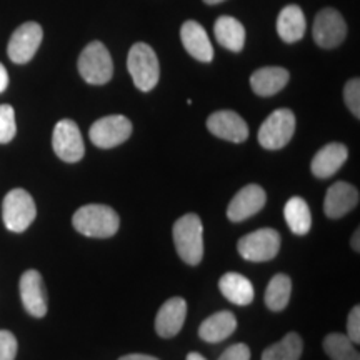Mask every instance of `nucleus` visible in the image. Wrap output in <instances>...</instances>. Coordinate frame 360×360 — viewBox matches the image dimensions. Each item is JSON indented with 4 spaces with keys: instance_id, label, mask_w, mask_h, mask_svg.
<instances>
[{
    "instance_id": "obj_1",
    "label": "nucleus",
    "mask_w": 360,
    "mask_h": 360,
    "mask_svg": "<svg viewBox=\"0 0 360 360\" xmlns=\"http://www.w3.org/2000/svg\"><path fill=\"white\" fill-rule=\"evenodd\" d=\"M74 229L85 237L107 238L119 231L120 219L112 207L90 204L80 207L72 217Z\"/></svg>"
},
{
    "instance_id": "obj_2",
    "label": "nucleus",
    "mask_w": 360,
    "mask_h": 360,
    "mask_svg": "<svg viewBox=\"0 0 360 360\" xmlns=\"http://www.w3.org/2000/svg\"><path fill=\"white\" fill-rule=\"evenodd\" d=\"M174 244L184 262L188 265L200 264L204 257V225L199 215L187 214L175 222Z\"/></svg>"
},
{
    "instance_id": "obj_3",
    "label": "nucleus",
    "mask_w": 360,
    "mask_h": 360,
    "mask_svg": "<svg viewBox=\"0 0 360 360\" xmlns=\"http://www.w3.org/2000/svg\"><path fill=\"white\" fill-rule=\"evenodd\" d=\"M127 69L135 87L141 90V92H150L159 84V58H157V53L148 44L137 42L130 47Z\"/></svg>"
},
{
    "instance_id": "obj_4",
    "label": "nucleus",
    "mask_w": 360,
    "mask_h": 360,
    "mask_svg": "<svg viewBox=\"0 0 360 360\" xmlns=\"http://www.w3.org/2000/svg\"><path fill=\"white\" fill-rule=\"evenodd\" d=\"M77 67L80 77L90 85L107 84L114 75L110 52L98 40H94L84 49L79 57Z\"/></svg>"
},
{
    "instance_id": "obj_5",
    "label": "nucleus",
    "mask_w": 360,
    "mask_h": 360,
    "mask_svg": "<svg viewBox=\"0 0 360 360\" xmlns=\"http://www.w3.org/2000/svg\"><path fill=\"white\" fill-rule=\"evenodd\" d=\"M37 215L34 197L24 188H12L2 204V219L7 231L24 232L32 225Z\"/></svg>"
},
{
    "instance_id": "obj_6",
    "label": "nucleus",
    "mask_w": 360,
    "mask_h": 360,
    "mask_svg": "<svg viewBox=\"0 0 360 360\" xmlns=\"http://www.w3.org/2000/svg\"><path fill=\"white\" fill-rule=\"evenodd\" d=\"M295 115L290 109H277L270 114L259 129V143L267 150L285 147L294 137Z\"/></svg>"
},
{
    "instance_id": "obj_7",
    "label": "nucleus",
    "mask_w": 360,
    "mask_h": 360,
    "mask_svg": "<svg viewBox=\"0 0 360 360\" xmlns=\"http://www.w3.org/2000/svg\"><path fill=\"white\" fill-rule=\"evenodd\" d=\"M281 236L274 229H259L247 233L238 240L237 250L245 260L250 262H267L278 254Z\"/></svg>"
},
{
    "instance_id": "obj_8",
    "label": "nucleus",
    "mask_w": 360,
    "mask_h": 360,
    "mask_svg": "<svg viewBox=\"0 0 360 360\" xmlns=\"http://www.w3.org/2000/svg\"><path fill=\"white\" fill-rule=\"evenodd\" d=\"M52 147L56 155L67 164H75L85 154V146L79 125L70 119L58 120L53 127Z\"/></svg>"
},
{
    "instance_id": "obj_9",
    "label": "nucleus",
    "mask_w": 360,
    "mask_h": 360,
    "mask_svg": "<svg viewBox=\"0 0 360 360\" xmlns=\"http://www.w3.org/2000/svg\"><path fill=\"white\" fill-rule=\"evenodd\" d=\"M44 39V30L37 22H25L17 27L7 45L8 58L13 64H27L37 53Z\"/></svg>"
},
{
    "instance_id": "obj_10",
    "label": "nucleus",
    "mask_w": 360,
    "mask_h": 360,
    "mask_svg": "<svg viewBox=\"0 0 360 360\" xmlns=\"http://www.w3.org/2000/svg\"><path fill=\"white\" fill-rule=\"evenodd\" d=\"M132 134V124L124 115H107L96 120L89 137L96 147L112 148L124 143Z\"/></svg>"
},
{
    "instance_id": "obj_11",
    "label": "nucleus",
    "mask_w": 360,
    "mask_h": 360,
    "mask_svg": "<svg viewBox=\"0 0 360 360\" xmlns=\"http://www.w3.org/2000/svg\"><path fill=\"white\" fill-rule=\"evenodd\" d=\"M312 35L315 44L322 49H335L347 35V24L335 8H322L314 20Z\"/></svg>"
},
{
    "instance_id": "obj_12",
    "label": "nucleus",
    "mask_w": 360,
    "mask_h": 360,
    "mask_svg": "<svg viewBox=\"0 0 360 360\" xmlns=\"http://www.w3.org/2000/svg\"><path fill=\"white\" fill-rule=\"evenodd\" d=\"M20 299L24 309L32 317H44L47 314V290H45L44 278L37 270H25L19 283Z\"/></svg>"
},
{
    "instance_id": "obj_13",
    "label": "nucleus",
    "mask_w": 360,
    "mask_h": 360,
    "mask_svg": "<svg viewBox=\"0 0 360 360\" xmlns=\"http://www.w3.org/2000/svg\"><path fill=\"white\" fill-rule=\"evenodd\" d=\"M207 129L212 132L215 137L224 139V141L240 143L249 137V127L237 112L233 110H219L214 112L207 119Z\"/></svg>"
},
{
    "instance_id": "obj_14",
    "label": "nucleus",
    "mask_w": 360,
    "mask_h": 360,
    "mask_svg": "<svg viewBox=\"0 0 360 360\" xmlns=\"http://www.w3.org/2000/svg\"><path fill=\"white\" fill-rule=\"evenodd\" d=\"M265 200H267V195H265L264 188L250 184L233 195L231 204H229L227 217L232 222H242V220L259 214L264 209Z\"/></svg>"
},
{
    "instance_id": "obj_15",
    "label": "nucleus",
    "mask_w": 360,
    "mask_h": 360,
    "mask_svg": "<svg viewBox=\"0 0 360 360\" xmlns=\"http://www.w3.org/2000/svg\"><path fill=\"white\" fill-rule=\"evenodd\" d=\"M180 40H182L184 49L188 52V56L195 58V60L205 62V64L212 62L214 47L210 44L205 29L199 22H184V25L180 27Z\"/></svg>"
},
{
    "instance_id": "obj_16",
    "label": "nucleus",
    "mask_w": 360,
    "mask_h": 360,
    "mask_svg": "<svg viewBox=\"0 0 360 360\" xmlns=\"http://www.w3.org/2000/svg\"><path fill=\"white\" fill-rule=\"evenodd\" d=\"M187 315V304L182 297H172L162 305L155 317V330L164 339L175 337L182 330Z\"/></svg>"
},
{
    "instance_id": "obj_17",
    "label": "nucleus",
    "mask_w": 360,
    "mask_h": 360,
    "mask_svg": "<svg viewBox=\"0 0 360 360\" xmlns=\"http://www.w3.org/2000/svg\"><path fill=\"white\" fill-rule=\"evenodd\" d=\"M359 204V191L347 182H335L327 191L323 212L330 219H340Z\"/></svg>"
},
{
    "instance_id": "obj_18",
    "label": "nucleus",
    "mask_w": 360,
    "mask_h": 360,
    "mask_svg": "<svg viewBox=\"0 0 360 360\" xmlns=\"http://www.w3.org/2000/svg\"><path fill=\"white\" fill-rule=\"evenodd\" d=\"M349 150L344 143H327L326 147H322L321 150L314 155L312 164H310V170H312V174L319 179L332 177V175L345 164Z\"/></svg>"
},
{
    "instance_id": "obj_19",
    "label": "nucleus",
    "mask_w": 360,
    "mask_h": 360,
    "mask_svg": "<svg viewBox=\"0 0 360 360\" xmlns=\"http://www.w3.org/2000/svg\"><path fill=\"white\" fill-rule=\"evenodd\" d=\"M290 74L283 67H262L250 77V87L260 97L276 96L289 84Z\"/></svg>"
},
{
    "instance_id": "obj_20",
    "label": "nucleus",
    "mask_w": 360,
    "mask_h": 360,
    "mask_svg": "<svg viewBox=\"0 0 360 360\" xmlns=\"http://www.w3.org/2000/svg\"><path fill=\"white\" fill-rule=\"evenodd\" d=\"M237 328L236 315L229 310H220V312L210 315L205 319L199 327V337L202 340L210 342V344H217L231 337Z\"/></svg>"
},
{
    "instance_id": "obj_21",
    "label": "nucleus",
    "mask_w": 360,
    "mask_h": 360,
    "mask_svg": "<svg viewBox=\"0 0 360 360\" xmlns=\"http://www.w3.org/2000/svg\"><path fill=\"white\" fill-rule=\"evenodd\" d=\"M219 289L229 302L236 305H249L255 297L252 282L237 272H227L220 277Z\"/></svg>"
},
{
    "instance_id": "obj_22",
    "label": "nucleus",
    "mask_w": 360,
    "mask_h": 360,
    "mask_svg": "<svg viewBox=\"0 0 360 360\" xmlns=\"http://www.w3.org/2000/svg\"><path fill=\"white\" fill-rule=\"evenodd\" d=\"M214 34L217 42L231 52H240L245 45V29L236 17L222 15L215 20Z\"/></svg>"
},
{
    "instance_id": "obj_23",
    "label": "nucleus",
    "mask_w": 360,
    "mask_h": 360,
    "mask_svg": "<svg viewBox=\"0 0 360 360\" xmlns=\"http://www.w3.org/2000/svg\"><path fill=\"white\" fill-rule=\"evenodd\" d=\"M305 15L299 6L283 7L277 19V34L285 44H294L305 35Z\"/></svg>"
},
{
    "instance_id": "obj_24",
    "label": "nucleus",
    "mask_w": 360,
    "mask_h": 360,
    "mask_svg": "<svg viewBox=\"0 0 360 360\" xmlns=\"http://www.w3.org/2000/svg\"><path fill=\"white\" fill-rule=\"evenodd\" d=\"M283 217L295 236H305L312 227V214L302 197H292L283 207Z\"/></svg>"
},
{
    "instance_id": "obj_25",
    "label": "nucleus",
    "mask_w": 360,
    "mask_h": 360,
    "mask_svg": "<svg viewBox=\"0 0 360 360\" xmlns=\"http://www.w3.org/2000/svg\"><path fill=\"white\" fill-rule=\"evenodd\" d=\"M292 292L290 277L285 274H277L272 281L269 282L267 290H265V305L274 312H281L289 305Z\"/></svg>"
},
{
    "instance_id": "obj_26",
    "label": "nucleus",
    "mask_w": 360,
    "mask_h": 360,
    "mask_svg": "<svg viewBox=\"0 0 360 360\" xmlns=\"http://www.w3.org/2000/svg\"><path fill=\"white\" fill-rule=\"evenodd\" d=\"M302 339L295 332L287 334L281 342L264 350L262 360H299L302 355Z\"/></svg>"
},
{
    "instance_id": "obj_27",
    "label": "nucleus",
    "mask_w": 360,
    "mask_h": 360,
    "mask_svg": "<svg viewBox=\"0 0 360 360\" xmlns=\"http://www.w3.org/2000/svg\"><path fill=\"white\" fill-rule=\"evenodd\" d=\"M323 350L332 360H360L354 342L344 334H330L323 339Z\"/></svg>"
},
{
    "instance_id": "obj_28",
    "label": "nucleus",
    "mask_w": 360,
    "mask_h": 360,
    "mask_svg": "<svg viewBox=\"0 0 360 360\" xmlns=\"http://www.w3.org/2000/svg\"><path fill=\"white\" fill-rule=\"evenodd\" d=\"M17 134L15 112L8 103L0 105V143H8L13 141Z\"/></svg>"
},
{
    "instance_id": "obj_29",
    "label": "nucleus",
    "mask_w": 360,
    "mask_h": 360,
    "mask_svg": "<svg viewBox=\"0 0 360 360\" xmlns=\"http://www.w3.org/2000/svg\"><path fill=\"white\" fill-rule=\"evenodd\" d=\"M344 101L355 119H360V80L350 79L344 87Z\"/></svg>"
},
{
    "instance_id": "obj_30",
    "label": "nucleus",
    "mask_w": 360,
    "mask_h": 360,
    "mask_svg": "<svg viewBox=\"0 0 360 360\" xmlns=\"http://www.w3.org/2000/svg\"><path fill=\"white\" fill-rule=\"evenodd\" d=\"M19 344L15 335L8 330H0V360H15Z\"/></svg>"
},
{
    "instance_id": "obj_31",
    "label": "nucleus",
    "mask_w": 360,
    "mask_h": 360,
    "mask_svg": "<svg viewBox=\"0 0 360 360\" xmlns=\"http://www.w3.org/2000/svg\"><path fill=\"white\" fill-rule=\"evenodd\" d=\"M347 337L354 342V344H359L360 342V307L359 305H355L349 314Z\"/></svg>"
},
{
    "instance_id": "obj_32",
    "label": "nucleus",
    "mask_w": 360,
    "mask_h": 360,
    "mask_svg": "<svg viewBox=\"0 0 360 360\" xmlns=\"http://www.w3.org/2000/svg\"><path fill=\"white\" fill-rule=\"evenodd\" d=\"M219 360H250V349L245 344H236L224 350Z\"/></svg>"
},
{
    "instance_id": "obj_33",
    "label": "nucleus",
    "mask_w": 360,
    "mask_h": 360,
    "mask_svg": "<svg viewBox=\"0 0 360 360\" xmlns=\"http://www.w3.org/2000/svg\"><path fill=\"white\" fill-rule=\"evenodd\" d=\"M8 87V74H7V69L0 64V94L6 92Z\"/></svg>"
},
{
    "instance_id": "obj_34",
    "label": "nucleus",
    "mask_w": 360,
    "mask_h": 360,
    "mask_svg": "<svg viewBox=\"0 0 360 360\" xmlns=\"http://www.w3.org/2000/svg\"><path fill=\"white\" fill-rule=\"evenodd\" d=\"M119 360H159L157 357H152V355H146V354H129L120 357Z\"/></svg>"
},
{
    "instance_id": "obj_35",
    "label": "nucleus",
    "mask_w": 360,
    "mask_h": 360,
    "mask_svg": "<svg viewBox=\"0 0 360 360\" xmlns=\"http://www.w3.org/2000/svg\"><path fill=\"white\" fill-rule=\"evenodd\" d=\"M359 237H360V231L357 229V231H355V233H354V237H352V249H354L355 252H359V250H360V245H359Z\"/></svg>"
},
{
    "instance_id": "obj_36",
    "label": "nucleus",
    "mask_w": 360,
    "mask_h": 360,
    "mask_svg": "<svg viewBox=\"0 0 360 360\" xmlns=\"http://www.w3.org/2000/svg\"><path fill=\"white\" fill-rule=\"evenodd\" d=\"M187 360H207L204 355H200V354H197V352H191L187 355Z\"/></svg>"
},
{
    "instance_id": "obj_37",
    "label": "nucleus",
    "mask_w": 360,
    "mask_h": 360,
    "mask_svg": "<svg viewBox=\"0 0 360 360\" xmlns=\"http://www.w3.org/2000/svg\"><path fill=\"white\" fill-rule=\"evenodd\" d=\"M207 6H217L220 2H225V0H204Z\"/></svg>"
}]
</instances>
